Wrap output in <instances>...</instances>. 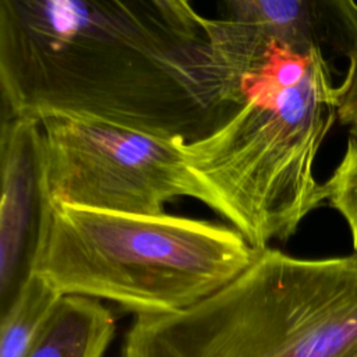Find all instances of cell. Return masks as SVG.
Returning a JSON list of instances; mask_svg holds the SVG:
<instances>
[{
  "label": "cell",
  "mask_w": 357,
  "mask_h": 357,
  "mask_svg": "<svg viewBox=\"0 0 357 357\" xmlns=\"http://www.w3.org/2000/svg\"><path fill=\"white\" fill-rule=\"evenodd\" d=\"M266 49L180 0H0L3 112L73 114L198 141L244 105Z\"/></svg>",
  "instance_id": "1"
},
{
  "label": "cell",
  "mask_w": 357,
  "mask_h": 357,
  "mask_svg": "<svg viewBox=\"0 0 357 357\" xmlns=\"http://www.w3.org/2000/svg\"><path fill=\"white\" fill-rule=\"evenodd\" d=\"M241 91L245 102L229 121L180 148L209 208L262 251L325 204L314 165L337 119L336 86L319 50L273 42L243 75Z\"/></svg>",
  "instance_id": "2"
},
{
  "label": "cell",
  "mask_w": 357,
  "mask_h": 357,
  "mask_svg": "<svg viewBox=\"0 0 357 357\" xmlns=\"http://www.w3.org/2000/svg\"><path fill=\"white\" fill-rule=\"evenodd\" d=\"M121 357H357V258L268 247L199 303L135 317Z\"/></svg>",
  "instance_id": "3"
},
{
  "label": "cell",
  "mask_w": 357,
  "mask_h": 357,
  "mask_svg": "<svg viewBox=\"0 0 357 357\" xmlns=\"http://www.w3.org/2000/svg\"><path fill=\"white\" fill-rule=\"evenodd\" d=\"M258 252L234 227L209 220L50 202L32 272L63 296L109 300L135 317L160 315L213 294Z\"/></svg>",
  "instance_id": "4"
},
{
  "label": "cell",
  "mask_w": 357,
  "mask_h": 357,
  "mask_svg": "<svg viewBox=\"0 0 357 357\" xmlns=\"http://www.w3.org/2000/svg\"><path fill=\"white\" fill-rule=\"evenodd\" d=\"M39 120L50 202L159 215L166 202L190 197L209 208V194L181 152L184 141L85 116Z\"/></svg>",
  "instance_id": "5"
},
{
  "label": "cell",
  "mask_w": 357,
  "mask_h": 357,
  "mask_svg": "<svg viewBox=\"0 0 357 357\" xmlns=\"http://www.w3.org/2000/svg\"><path fill=\"white\" fill-rule=\"evenodd\" d=\"M0 312L32 272L50 205L40 120L3 112L0 134Z\"/></svg>",
  "instance_id": "6"
},
{
  "label": "cell",
  "mask_w": 357,
  "mask_h": 357,
  "mask_svg": "<svg viewBox=\"0 0 357 357\" xmlns=\"http://www.w3.org/2000/svg\"><path fill=\"white\" fill-rule=\"evenodd\" d=\"M225 20L293 50H319L329 61L357 54L356 0H218Z\"/></svg>",
  "instance_id": "7"
},
{
  "label": "cell",
  "mask_w": 357,
  "mask_h": 357,
  "mask_svg": "<svg viewBox=\"0 0 357 357\" xmlns=\"http://www.w3.org/2000/svg\"><path fill=\"white\" fill-rule=\"evenodd\" d=\"M114 332L116 319L99 300L66 294L24 357H103Z\"/></svg>",
  "instance_id": "8"
},
{
  "label": "cell",
  "mask_w": 357,
  "mask_h": 357,
  "mask_svg": "<svg viewBox=\"0 0 357 357\" xmlns=\"http://www.w3.org/2000/svg\"><path fill=\"white\" fill-rule=\"evenodd\" d=\"M61 296L46 279L31 272L13 301L0 312V357H24Z\"/></svg>",
  "instance_id": "9"
},
{
  "label": "cell",
  "mask_w": 357,
  "mask_h": 357,
  "mask_svg": "<svg viewBox=\"0 0 357 357\" xmlns=\"http://www.w3.org/2000/svg\"><path fill=\"white\" fill-rule=\"evenodd\" d=\"M322 187L325 202L344 219L357 251V126L350 127L344 153Z\"/></svg>",
  "instance_id": "10"
},
{
  "label": "cell",
  "mask_w": 357,
  "mask_h": 357,
  "mask_svg": "<svg viewBox=\"0 0 357 357\" xmlns=\"http://www.w3.org/2000/svg\"><path fill=\"white\" fill-rule=\"evenodd\" d=\"M337 120L350 127L357 126V54L347 60V70L339 86H336Z\"/></svg>",
  "instance_id": "11"
},
{
  "label": "cell",
  "mask_w": 357,
  "mask_h": 357,
  "mask_svg": "<svg viewBox=\"0 0 357 357\" xmlns=\"http://www.w3.org/2000/svg\"><path fill=\"white\" fill-rule=\"evenodd\" d=\"M351 254H353V255H354V257H356V258H357V251H353V252H351Z\"/></svg>",
  "instance_id": "12"
},
{
  "label": "cell",
  "mask_w": 357,
  "mask_h": 357,
  "mask_svg": "<svg viewBox=\"0 0 357 357\" xmlns=\"http://www.w3.org/2000/svg\"><path fill=\"white\" fill-rule=\"evenodd\" d=\"M180 1H190V0H180Z\"/></svg>",
  "instance_id": "13"
}]
</instances>
